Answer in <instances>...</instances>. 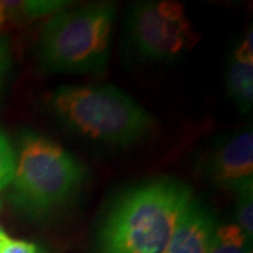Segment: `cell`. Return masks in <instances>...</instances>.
I'll list each match as a JSON object with an SVG mask.
<instances>
[{"label":"cell","instance_id":"cell-1","mask_svg":"<svg viewBox=\"0 0 253 253\" xmlns=\"http://www.w3.org/2000/svg\"><path fill=\"white\" fill-rule=\"evenodd\" d=\"M191 199V190L174 180L151 181L128 191L101 228V253H165Z\"/></svg>","mask_w":253,"mask_h":253},{"label":"cell","instance_id":"cell-2","mask_svg":"<svg viewBox=\"0 0 253 253\" xmlns=\"http://www.w3.org/2000/svg\"><path fill=\"white\" fill-rule=\"evenodd\" d=\"M49 106L73 131L114 146L134 144L154 124L142 106L113 86H61Z\"/></svg>","mask_w":253,"mask_h":253},{"label":"cell","instance_id":"cell-3","mask_svg":"<svg viewBox=\"0 0 253 253\" xmlns=\"http://www.w3.org/2000/svg\"><path fill=\"white\" fill-rule=\"evenodd\" d=\"M114 16L116 7L111 3L55 13L38 38L40 65L48 72L56 73L101 71L109 58Z\"/></svg>","mask_w":253,"mask_h":253},{"label":"cell","instance_id":"cell-4","mask_svg":"<svg viewBox=\"0 0 253 253\" xmlns=\"http://www.w3.org/2000/svg\"><path fill=\"white\" fill-rule=\"evenodd\" d=\"M83 177L84 169L62 146L27 132L20 139L11 180L13 204L28 217H45L68 201Z\"/></svg>","mask_w":253,"mask_h":253},{"label":"cell","instance_id":"cell-5","mask_svg":"<svg viewBox=\"0 0 253 253\" xmlns=\"http://www.w3.org/2000/svg\"><path fill=\"white\" fill-rule=\"evenodd\" d=\"M128 36L144 59H170L190 49L199 36L184 7L176 1H144L128 17Z\"/></svg>","mask_w":253,"mask_h":253},{"label":"cell","instance_id":"cell-6","mask_svg":"<svg viewBox=\"0 0 253 253\" xmlns=\"http://www.w3.org/2000/svg\"><path fill=\"white\" fill-rule=\"evenodd\" d=\"M253 132L245 129L231 136L218 148L210 162V174L226 189L239 190L252 181Z\"/></svg>","mask_w":253,"mask_h":253},{"label":"cell","instance_id":"cell-7","mask_svg":"<svg viewBox=\"0 0 253 253\" xmlns=\"http://www.w3.org/2000/svg\"><path fill=\"white\" fill-rule=\"evenodd\" d=\"M215 221L207 208L191 199L184 208L165 253H207Z\"/></svg>","mask_w":253,"mask_h":253},{"label":"cell","instance_id":"cell-8","mask_svg":"<svg viewBox=\"0 0 253 253\" xmlns=\"http://www.w3.org/2000/svg\"><path fill=\"white\" fill-rule=\"evenodd\" d=\"M228 90L242 111H249L253 104V62L234 59L228 71Z\"/></svg>","mask_w":253,"mask_h":253},{"label":"cell","instance_id":"cell-9","mask_svg":"<svg viewBox=\"0 0 253 253\" xmlns=\"http://www.w3.org/2000/svg\"><path fill=\"white\" fill-rule=\"evenodd\" d=\"M252 242L234 224L215 228L207 253H252Z\"/></svg>","mask_w":253,"mask_h":253},{"label":"cell","instance_id":"cell-10","mask_svg":"<svg viewBox=\"0 0 253 253\" xmlns=\"http://www.w3.org/2000/svg\"><path fill=\"white\" fill-rule=\"evenodd\" d=\"M66 1L59 0H23V1H3L6 18L33 20L48 16L65 9Z\"/></svg>","mask_w":253,"mask_h":253},{"label":"cell","instance_id":"cell-11","mask_svg":"<svg viewBox=\"0 0 253 253\" xmlns=\"http://www.w3.org/2000/svg\"><path fill=\"white\" fill-rule=\"evenodd\" d=\"M239 199L236 203V222L245 236L252 242L253 236V194L252 181L238 190Z\"/></svg>","mask_w":253,"mask_h":253},{"label":"cell","instance_id":"cell-12","mask_svg":"<svg viewBox=\"0 0 253 253\" xmlns=\"http://www.w3.org/2000/svg\"><path fill=\"white\" fill-rule=\"evenodd\" d=\"M16 170V154L7 136L0 131V190L9 186Z\"/></svg>","mask_w":253,"mask_h":253},{"label":"cell","instance_id":"cell-13","mask_svg":"<svg viewBox=\"0 0 253 253\" xmlns=\"http://www.w3.org/2000/svg\"><path fill=\"white\" fill-rule=\"evenodd\" d=\"M0 253H45V251L33 242L7 238L0 244Z\"/></svg>","mask_w":253,"mask_h":253},{"label":"cell","instance_id":"cell-14","mask_svg":"<svg viewBox=\"0 0 253 253\" xmlns=\"http://www.w3.org/2000/svg\"><path fill=\"white\" fill-rule=\"evenodd\" d=\"M234 59L238 61H245V62H253V31L249 30L245 40L238 46Z\"/></svg>","mask_w":253,"mask_h":253},{"label":"cell","instance_id":"cell-15","mask_svg":"<svg viewBox=\"0 0 253 253\" xmlns=\"http://www.w3.org/2000/svg\"><path fill=\"white\" fill-rule=\"evenodd\" d=\"M7 63H9L7 49H6V45L3 44V41H0V79L7 68Z\"/></svg>","mask_w":253,"mask_h":253},{"label":"cell","instance_id":"cell-16","mask_svg":"<svg viewBox=\"0 0 253 253\" xmlns=\"http://www.w3.org/2000/svg\"><path fill=\"white\" fill-rule=\"evenodd\" d=\"M6 21V14H4V7H3V1H0V27L1 24Z\"/></svg>","mask_w":253,"mask_h":253},{"label":"cell","instance_id":"cell-17","mask_svg":"<svg viewBox=\"0 0 253 253\" xmlns=\"http://www.w3.org/2000/svg\"><path fill=\"white\" fill-rule=\"evenodd\" d=\"M7 238H9V236L6 235V232H4V231H3V228L0 226V242H1V241H4V239H7Z\"/></svg>","mask_w":253,"mask_h":253},{"label":"cell","instance_id":"cell-18","mask_svg":"<svg viewBox=\"0 0 253 253\" xmlns=\"http://www.w3.org/2000/svg\"><path fill=\"white\" fill-rule=\"evenodd\" d=\"M1 242H3V241H1ZM1 242H0V244H1Z\"/></svg>","mask_w":253,"mask_h":253}]
</instances>
